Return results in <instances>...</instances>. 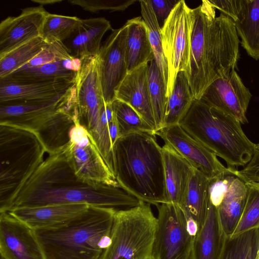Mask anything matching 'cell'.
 Returning a JSON list of instances; mask_svg holds the SVG:
<instances>
[{
	"label": "cell",
	"mask_w": 259,
	"mask_h": 259,
	"mask_svg": "<svg viewBox=\"0 0 259 259\" xmlns=\"http://www.w3.org/2000/svg\"><path fill=\"white\" fill-rule=\"evenodd\" d=\"M227 236L210 202L206 220L194 237L190 259H219Z\"/></svg>",
	"instance_id": "603a6c76"
},
{
	"label": "cell",
	"mask_w": 259,
	"mask_h": 259,
	"mask_svg": "<svg viewBox=\"0 0 259 259\" xmlns=\"http://www.w3.org/2000/svg\"><path fill=\"white\" fill-rule=\"evenodd\" d=\"M98 55L81 60L75 78V88L79 122L91 135L101 155L105 157L111 153L112 144L109 134L101 121L106 103L100 81Z\"/></svg>",
	"instance_id": "ba28073f"
},
{
	"label": "cell",
	"mask_w": 259,
	"mask_h": 259,
	"mask_svg": "<svg viewBox=\"0 0 259 259\" xmlns=\"http://www.w3.org/2000/svg\"><path fill=\"white\" fill-rule=\"evenodd\" d=\"M192 17L190 59L184 72L199 100L213 81L235 69L240 41L234 22L222 13L217 17L210 1L192 9Z\"/></svg>",
	"instance_id": "7a4b0ae2"
},
{
	"label": "cell",
	"mask_w": 259,
	"mask_h": 259,
	"mask_svg": "<svg viewBox=\"0 0 259 259\" xmlns=\"http://www.w3.org/2000/svg\"><path fill=\"white\" fill-rule=\"evenodd\" d=\"M111 106L118 124L120 137L134 133H146L156 135L155 131L131 106L115 99Z\"/></svg>",
	"instance_id": "836d02e7"
},
{
	"label": "cell",
	"mask_w": 259,
	"mask_h": 259,
	"mask_svg": "<svg viewBox=\"0 0 259 259\" xmlns=\"http://www.w3.org/2000/svg\"><path fill=\"white\" fill-rule=\"evenodd\" d=\"M247 198L238 224L231 237L259 228V182H246Z\"/></svg>",
	"instance_id": "d590c367"
},
{
	"label": "cell",
	"mask_w": 259,
	"mask_h": 259,
	"mask_svg": "<svg viewBox=\"0 0 259 259\" xmlns=\"http://www.w3.org/2000/svg\"><path fill=\"white\" fill-rule=\"evenodd\" d=\"M74 80L57 79L32 82L0 81V105L48 102L65 94Z\"/></svg>",
	"instance_id": "ac0fdd59"
},
{
	"label": "cell",
	"mask_w": 259,
	"mask_h": 259,
	"mask_svg": "<svg viewBox=\"0 0 259 259\" xmlns=\"http://www.w3.org/2000/svg\"><path fill=\"white\" fill-rule=\"evenodd\" d=\"M162 150L168 203L179 205L186 193L194 168L169 146L164 144Z\"/></svg>",
	"instance_id": "cb8c5ba5"
},
{
	"label": "cell",
	"mask_w": 259,
	"mask_h": 259,
	"mask_svg": "<svg viewBox=\"0 0 259 259\" xmlns=\"http://www.w3.org/2000/svg\"><path fill=\"white\" fill-rule=\"evenodd\" d=\"M180 0H150L157 21L161 27Z\"/></svg>",
	"instance_id": "ab89813d"
},
{
	"label": "cell",
	"mask_w": 259,
	"mask_h": 259,
	"mask_svg": "<svg viewBox=\"0 0 259 259\" xmlns=\"http://www.w3.org/2000/svg\"><path fill=\"white\" fill-rule=\"evenodd\" d=\"M0 254L6 259H45L34 230L8 211L0 212Z\"/></svg>",
	"instance_id": "e0dca14e"
},
{
	"label": "cell",
	"mask_w": 259,
	"mask_h": 259,
	"mask_svg": "<svg viewBox=\"0 0 259 259\" xmlns=\"http://www.w3.org/2000/svg\"><path fill=\"white\" fill-rule=\"evenodd\" d=\"M116 210L89 205L61 224L34 229L45 259H99L111 244Z\"/></svg>",
	"instance_id": "277c9868"
},
{
	"label": "cell",
	"mask_w": 259,
	"mask_h": 259,
	"mask_svg": "<svg viewBox=\"0 0 259 259\" xmlns=\"http://www.w3.org/2000/svg\"><path fill=\"white\" fill-rule=\"evenodd\" d=\"M210 2L215 9L235 22L243 17L249 0H213Z\"/></svg>",
	"instance_id": "f35d334b"
},
{
	"label": "cell",
	"mask_w": 259,
	"mask_h": 259,
	"mask_svg": "<svg viewBox=\"0 0 259 259\" xmlns=\"http://www.w3.org/2000/svg\"><path fill=\"white\" fill-rule=\"evenodd\" d=\"M0 259H6L5 257L0 255Z\"/></svg>",
	"instance_id": "bcb514c9"
},
{
	"label": "cell",
	"mask_w": 259,
	"mask_h": 259,
	"mask_svg": "<svg viewBox=\"0 0 259 259\" xmlns=\"http://www.w3.org/2000/svg\"><path fill=\"white\" fill-rule=\"evenodd\" d=\"M157 223L151 204L117 209L111 231V242L99 259H150Z\"/></svg>",
	"instance_id": "52a82bcc"
},
{
	"label": "cell",
	"mask_w": 259,
	"mask_h": 259,
	"mask_svg": "<svg viewBox=\"0 0 259 259\" xmlns=\"http://www.w3.org/2000/svg\"><path fill=\"white\" fill-rule=\"evenodd\" d=\"M76 72L67 69L63 60L33 67H22L0 81L13 82H32L57 79L74 80Z\"/></svg>",
	"instance_id": "4316f807"
},
{
	"label": "cell",
	"mask_w": 259,
	"mask_h": 259,
	"mask_svg": "<svg viewBox=\"0 0 259 259\" xmlns=\"http://www.w3.org/2000/svg\"><path fill=\"white\" fill-rule=\"evenodd\" d=\"M258 147H259V143L256 144Z\"/></svg>",
	"instance_id": "7dc6e473"
},
{
	"label": "cell",
	"mask_w": 259,
	"mask_h": 259,
	"mask_svg": "<svg viewBox=\"0 0 259 259\" xmlns=\"http://www.w3.org/2000/svg\"><path fill=\"white\" fill-rule=\"evenodd\" d=\"M46 153L44 143L35 133L0 124V212L8 211L44 161Z\"/></svg>",
	"instance_id": "8992f818"
},
{
	"label": "cell",
	"mask_w": 259,
	"mask_h": 259,
	"mask_svg": "<svg viewBox=\"0 0 259 259\" xmlns=\"http://www.w3.org/2000/svg\"><path fill=\"white\" fill-rule=\"evenodd\" d=\"M40 37H35L0 56V79L23 67L39 54L46 45Z\"/></svg>",
	"instance_id": "f546056e"
},
{
	"label": "cell",
	"mask_w": 259,
	"mask_h": 259,
	"mask_svg": "<svg viewBox=\"0 0 259 259\" xmlns=\"http://www.w3.org/2000/svg\"><path fill=\"white\" fill-rule=\"evenodd\" d=\"M148 79L150 99L157 131L163 126L168 99L166 85L154 59L149 63Z\"/></svg>",
	"instance_id": "d6a6232c"
},
{
	"label": "cell",
	"mask_w": 259,
	"mask_h": 259,
	"mask_svg": "<svg viewBox=\"0 0 259 259\" xmlns=\"http://www.w3.org/2000/svg\"><path fill=\"white\" fill-rule=\"evenodd\" d=\"M148 70L149 63H146L128 72L116 91L115 99L131 106L156 134V125L149 90Z\"/></svg>",
	"instance_id": "ffe728a7"
},
{
	"label": "cell",
	"mask_w": 259,
	"mask_h": 259,
	"mask_svg": "<svg viewBox=\"0 0 259 259\" xmlns=\"http://www.w3.org/2000/svg\"><path fill=\"white\" fill-rule=\"evenodd\" d=\"M126 25L112 30L101 47L98 57L99 74L106 104L115 99V92L128 71L126 58Z\"/></svg>",
	"instance_id": "4fadbf2b"
},
{
	"label": "cell",
	"mask_w": 259,
	"mask_h": 259,
	"mask_svg": "<svg viewBox=\"0 0 259 259\" xmlns=\"http://www.w3.org/2000/svg\"><path fill=\"white\" fill-rule=\"evenodd\" d=\"M158 214L152 250V259H190L194 237L186 228V218L177 204L157 205Z\"/></svg>",
	"instance_id": "8fae6325"
},
{
	"label": "cell",
	"mask_w": 259,
	"mask_h": 259,
	"mask_svg": "<svg viewBox=\"0 0 259 259\" xmlns=\"http://www.w3.org/2000/svg\"><path fill=\"white\" fill-rule=\"evenodd\" d=\"M156 135L210 181L229 169L215 154L191 137L179 124L163 127L156 132Z\"/></svg>",
	"instance_id": "5bb4252c"
},
{
	"label": "cell",
	"mask_w": 259,
	"mask_h": 259,
	"mask_svg": "<svg viewBox=\"0 0 259 259\" xmlns=\"http://www.w3.org/2000/svg\"><path fill=\"white\" fill-rule=\"evenodd\" d=\"M237 172L246 182H259V147L257 145L250 161Z\"/></svg>",
	"instance_id": "60d3db41"
},
{
	"label": "cell",
	"mask_w": 259,
	"mask_h": 259,
	"mask_svg": "<svg viewBox=\"0 0 259 259\" xmlns=\"http://www.w3.org/2000/svg\"><path fill=\"white\" fill-rule=\"evenodd\" d=\"M141 201L120 187L79 179L69 164L63 147L48 153L8 211L19 207L75 203L124 209Z\"/></svg>",
	"instance_id": "6da1fadb"
},
{
	"label": "cell",
	"mask_w": 259,
	"mask_h": 259,
	"mask_svg": "<svg viewBox=\"0 0 259 259\" xmlns=\"http://www.w3.org/2000/svg\"><path fill=\"white\" fill-rule=\"evenodd\" d=\"M255 259H259V251L257 252Z\"/></svg>",
	"instance_id": "f6af8a7d"
},
{
	"label": "cell",
	"mask_w": 259,
	"mask_h": 259,
	"mask_svg": "<svg viewBox=\"0 0 259 259\" xmlns=\"http://www.w3.org/2000/svg\"><path fill=\"white\" fill-rule=\"evenodd\" d=\"M112 30L110 22L104 18L81 19L70 36L63 41L70 55L83 58L98 55L105 33Z\"/></svg>",
	"instance_id": "44dd1931"
},
{
	"label": "cell",
	"mask_w": 259,
	"mask_h": 259,
	"mask_svg": "<svg viewBox=\"0 0 259 259\" xmlns=\"http://www.w3.org/2000/svg\"><path fill=\"white\" fill-rule=\"evenodd\" d=\"M17 16H9L0 23V56L40 36L47 14L42 6L22 9Z\"/></svg>",
	"instance_id": "d6986e66"
},
{
	"label": "cell",
	"mask_w": 259,
	"mask_h": 259,
	"mask_svg": "<svg viewBox=\"0 0 259 259\" xmlns=\"http://www.w3.org/2000/svg\"><path fill=\"white\" fill-rule=\"evenodd\" d=\"M234 23L241 46L250 57L259 60V0H249L243 17Z\"/></svg>",
	"instance_id": "f1b7e54d"
},
{
	"label": "cell",
	"mask_w": 259,
	"mask_h": 259,
	"mask_svg": "<svg viewBox=\"0 0 259 259\" xmlns=\"http://www.w3.org/2000/svg\"><path fill=\"white\" fill-rule=\"evenodd\" d=\"M210 186V180L194 168L186 193L179 205L186 218H191L197 223L199 230L204 224L207 214Z\"/></svg>",
	"instance_id": "d4e9b609"
},
{
	"label": "cell",
	"mask_w": 259,
	"mask_h": 259,
	"mask_svg": "<svg viewBox=\"0 0 259 259\" xmlns=\"http://www.w3.org/2000/svg\"><path fill=\"white\" fill-rule=\"evenodd\" d=\"M179 125L229 167L245 166L254 153L256 144L246 136L241 123L201 99L194 100Z\"/></svg>",
	"instance_id": "5b68a950"
},
{
	"label": "cell",
	"mask_w": 259,
	"mask_h": 259,
	"mask_svg": "<svg viewBox=\"0 0 259 259\" xmlns=\"http://www.w3.org/2000/svg\"><path fill=\"white\" fill-rule=\"evenodd\" d=\"M72 57L63 41L47 42L41 52L23 67H33Z\"/></svg>",
	"instance_id": "8d00e7d4"
},
{
	"label": "cell",
	"mask_w": 259,
	"mask_h": 259,
	"mask_svg": "<svg viewBox=\"0 0 259 259\" xmlns=\"http://www.w3.org/2000/svg\"><path fill=\"white\" fill-rule=\"evenodd\" d=\"M66 158L75 175L91 182L120 187L98 150L90 134L64 147Z\"/></svg>",
	"instance_id": "2e32d148"
},
{
	"label": "cell",
	"mask_w": 259,
	"mask_h": 259,
	"mask_svg": "<svg viewBox=\"0 0 259 259\" xmlns=\"http://www.w3.org/2000/svg\"><path fill=\"white\" fill-rule=\"evenodd\" d=\"M192 9L180 0L160 28L163 50L168 68L167 99L177 74L187 70L190 54Z\"/></svg>",
	"instance_id": "30bf717a"
},
{
	"label": "cell",
	"mask_w": 259,
	"mask_h": 259,
	"mask_svg": "<svg viewBox=\"0 0 259 259\" xmlns=\"http://www.w3.org/2000/svg\"><path fill=\"white\" fill-rule=\"evenodd\" d=\"M71 88L50 101L0 105V124L30 131L42 141L50 138L70 116L65 106Z\"/></svg>",
	"instance_id": "9c48e42d"
},
{
	"label": "cell",
	"mask_w": 259,
	"mask_h": 259,
	"mask_svg": "<svg viewBox=\"0 0 259 259\" xmlns=\"http://www.w3.org/2000/svg\"><path fill=\"white\" fill-rule=\"evenodd\" d=\"M156 135L134 133L113 146V175L119 186L139 200L168 203L162 147Z\"/></svg>",
	"instance_id": "3957f363"
},
{
	"label": "cell",
	"mask_w": 259,
	"mask_h": 259,
	"mask_svg": "<svg viewBox=\"0 0 259 259\" xmlns=\"http://www.w3.org/2000/svg\"><path fill=\"white\" fill-rule=\"evenodd\" d=\"M136 2V0H70L71 4L78 6L85 11L98 13L101 11L111 12L122 11Z\"/></svg>",
	"instance_id": "74e56055"
},
{
	"label": "cell",
	"mask_w": 259,
	"mask_h": 259,
	"mask_svg": "<svg viewBox=\"0 0 259 259\" xmlns=\"http://www.w3.org/2000/svg\"><path fill=\"white\" fill-rule=\"evenodd\" d=\"M32 1L39 4L40 6H42L44 5L53 4L62 2V1L60 0H32Z\"/></svg>",
	"instance_id": "ee69618b"
},
{
	"label": "cell",
	"mask_w": 259,
	"mask_h": 259,
	"mask_svg": "<svg viewBox=\"0 0 259 259\" xmlns=\"http://www.w3.org/2000/svg\"><path fill=\"white\" fill-rule=\"evenodd\" d=\"M150 259H152V258H150Z\"/></svg>",
	"instance_id": "c3c4849f"
},
{
	"label": "cell",
	"mask_w": 259,
	"mask_h": 259,
	"mask_svg": "<svg viewBox=\"0 0 259 259\" xmlns=\"http://www.w3.org/2000/svg\"><path fill=\"white\" fill-rule=\"evenodd\" d=\"M237 171L235 168L229 167L228 171L210 181V202L217 208L221 225L227 237L233 235L247 198L246 182Z\"/></svg>",
	"instance_id": "7c38bea8"
},
{
	"label": "cell",
	"mask_w": 259,
	"mask_h": 259,
	"mask_svg": "<svg viewBox=\"0 0 259 259\" xmlns=\"http://www.w3.org/2000/svg\"><path fill=\"white\" fill-rule=\"evenodd\" d=\"M140 3L142 17L147 27L154 60L161 73L166 89L168 68L163 50L161 27L156 18L150 0H140Z\"/></svg>",
	"instance_id": "1f68e13d"
},
{
	"label": "cell",
	"mask_w": 259,
	"mask_h": 259,
	"mask_svg": "<svg viewBox=\"0 0 259 259\" xmlns=\"http://www.w3.org/2000/svg\"><path fill=\"white\" fill-rule=\"evenodd\" d=\"M108 129L112 146H113L120 138L119 128L115 114L114 117L108 122Z\"/></svg>",
	"instance_id": "b9f144b4"
},
{
	"label": "cell",
	"mask_w": 259,
	"mask_h": 259,
	"mask_svg": "<svg viewBox=\"0 0 259 259\" xmlns=\"http://www.w3.org/2000/svg\"><path fill=\"white\" fill-rule=\"evenodd\" d=\"M251 97L249 90L233 69L229 75L213 81L200 99L245 124L248 122L246 114Z\"/></svg>",
	"instance_id": "9a60e30c"
},
{
	"label": "cell",
	"mask_w": 259,
	"mask_h": 259,
	"mask_svg": "<svg viewBox=\"0 0 259 259\" xmlns=\"http://www.w3.org/2000/svg\"><path fill=\"white\" fill-rule=\"evenodd\" d=\"M126 58L128 72L154 59L146 24L142 16L128 20Z\"/></svg>",
	"instance_id": "484cf974"
},
{
	"label": "cell",
	"mask_w": 259,
	"mask_h": 259,
	"mask_svg": "<svg viewBox=\"0 0 259 259\" xmlns=\"http://www.w3.org/2000/svg\"><path fill=\"white\" fill-rule=\"evenodd\" d=\"M186 228L189 234L194 237L199 231L197 223L191 218H186Z\"/></svg>",
	"instance_id": "7bdbcfd3"
},
{
	"label": "cell",
	"mask_w": 259,
	"mask_h": 259,
	"mask_svg": "<svg viewBox=\"0 0 259 259\" xmlns=\"http://www.w3.org/2000/svg\"><path fill=\"white\" fill-rule=\"evenodd\" d=\"M259 251V228L227 237L219 259H255Z\"/></svg>",
	"instance_id": "4dcf8cb0"
},
{
	"label": "cell",
	"mask_w": 259,
	"mask_h": 259,
	"mask_svg": "<svg viewBox=\"0 0 259 259\" xmlns=\"http://www.w3.org/2000/svg\"><path fill=\"white\" fill-rule=\"evenodd\" d=\"M89 205L85 203L55 204L15 208L8 212L36 229L61 224L82 213Z\"/></svg>",
	"instance_id": "7402d4cb"
},
{
	"label": "cell",
	"mask_w": 259,
	"mask_h": 259,
	"mask_svg": "<svg viewBox=\"0 0 259 259\" xmlns=\"http://www.w3.org/2000/svg\"><path fill=\"white\" fill-rule=\"evenodd\" d=\"M81 21V19L48 13L44 19L40 36L46 42L64 41L68 38Z\"/></svg>",
	"instance_id": "e575fe53"
},
{
	"label": "cell",
	"mask_w": 259,
	"mask_h": 259,
	"mask_svg": "<svg viewBox=\"0 0 259 259\" xmlns=\"http://www.w3.org/2000/svg\"><path fill=\"white\" fill-rule=\"evenodd\" d=\"M194 100L185 72H178L173 90L168 98L163 127L179 124L189 111Z\"/></svg>",
	"instance_id": "83f0119b"
}]
</instances>
